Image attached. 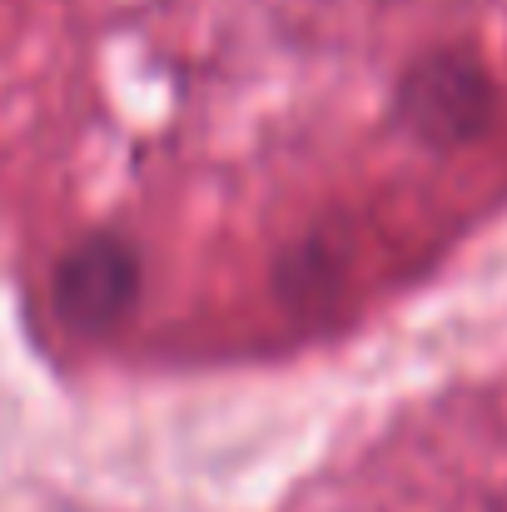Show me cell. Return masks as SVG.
<instances>
[{"mask_svg":"<svg viewBox=\"0 0 507 512\" xmlns=\"http://www.w3.org/2000/svg\"><path fill=\"white\" fill-rule=\"evenodd\" d=\"M493 105H498L493 75L468 50L423 55L393 90L398 125L433 150H453V145H468L473 135H483L493 120Z\"/></svg>","mask_w":507,"mask_h":512,"instance_id":"cell-1","label":"cell"},{"mask_svg":"<svg viewBox=\"0 0 507 512\" xmlns=\"http://www.w3.org/2000/svg\"><path fill=\"white\" fill-rule=\"evenodd\" d=\"M140 289L145 269L135 244L120 234H85L50 274V309L75 339H105L135 314Z\"/></svg>","mask_w":507,"mask_h":512,"instance_id":"cell-2","label":"cell"}]
</instances>
